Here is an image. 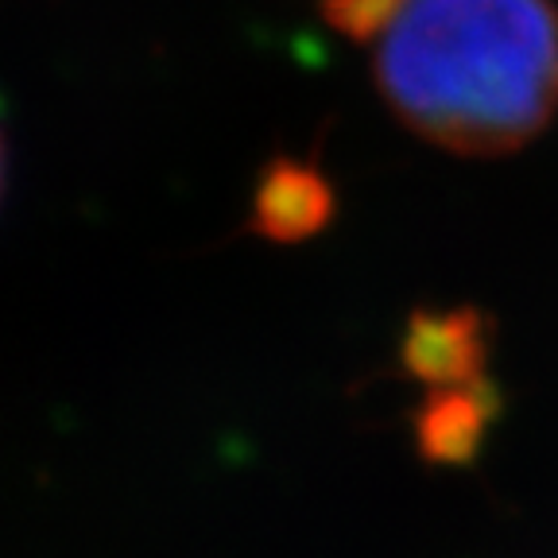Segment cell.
<instances>
[{"instance_id": "1", "label": "cell", "mask_w": 558, "mask_h": 558, "mask_svg": "<svg viewBox=\"0 0 558 558\" xmlns=\"http://www.w3.org/2000/svg\"><path fill=\"white\" fill-rule=\"evenodd\" d=\"M384 101L453 156H508L558 117L555 0H403L376 39Z\"/></svg>"}, {"instance_id": "2", "label": "cell", "mask_w": 558, "mask_h": 558, "mask_svg": "<svg viewBox=\"0 0 558 558\" xmlns=\"http://www.w3.org/2000/svg\"><path fill=\"white\" fill-rule=\"evenodd\" d=\"M400 361L415 380L430 388L481 380L488 368V323L485 314L458 311H415L403 330Z\"/></svg>"}, {"instance_id": "3", "label": "cell", "mask_w": 558, "mask_h": 558, "mask_svg": "<svg viewBox=\"0 0 558 558\" xmlns=\"http://www.w3.org/2000/svg\"><path fill=\"white\" fill-rule=\"evenodd\" d=\"M338 198L323 171L303 159L279 156L260 174L253 194V233L276 244L311 241L330 226Z\"/></svg>"}, {"instance_id": "4", "label": "cell", "mask_w": 558, "mask_h": 558, "mask_svg": "<svg viewBox=\"0 0 558 558\" xmlns=\"http://www.w3.org/2000/svg\"><path fill=\"white\" fill-rule=\"evenodd\" d=\"M497 384L481 376L453 388H430L415 415L418 453L438 465H470L485 446L488 427L497 423Z\"/></svg>"}, {"instance_id": "5", "label": "cell", "mask_w": 558, "mask_h": 558, "mask_svg": "<svg viewBox=\"0 0 558 558\" xmlns=\"http://www.w3.org/2000/svg\"><path fill=\"white\" fill-rule=\"evenodd\" d=\"M403 0H326V16L338 32H345L349 39H380V32L392 24V16L400 12Z\"/></svg>"}, {"instance_id": "6", "label": "cell", "mask_w": 558, "mask_h": 558, "mask_svg": "<svg viewBox=\"0 0 558 558\" xmlns=\"http://www.w3.org/2000/svg\"><path fill=\"white\" fill-rule=\"evenodd\" d=\"M0 194H4V136H0Z\"/></svg>"}]
</instances>
